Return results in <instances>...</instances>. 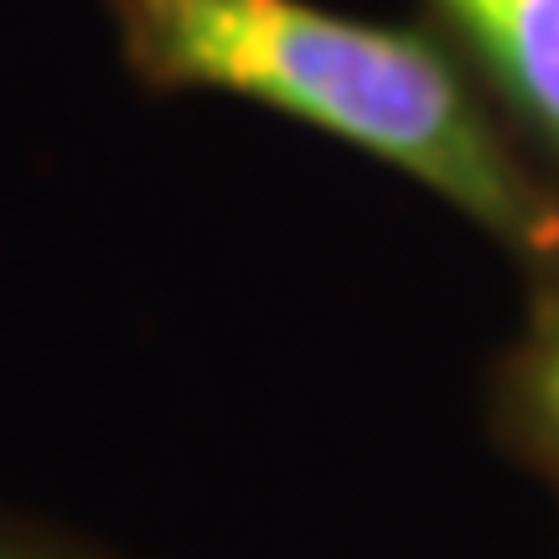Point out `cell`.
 <instances>
[{
  "label": "cell",
  "mask_w": 559,
  "mask_h": 559,
  "mask_svg": "<svg viewBox=\"0 0 559 559\" xmlns=\"http://www.w3.org/2000/svg\"><path fill=\"white\" fill-rule=\"evenodd\" d=\"M151 88L260 104L436 192L523 254H559V202L492 130L425 32L317 0H109Z\"/></svg>",
  "instance_id": "6da1fadb"
},
{
  "label": "cell",
  "mask_w": 559,
  "mask_h": 559,
  "mask_svg": "<svg viewBox=\"0 0 559 559\" xmlns=\"http://www.w3.org/2000/svg\"><path fill=\"white\" fill-rule=\"evenodd\" d=\"M502 104L559 156V0H436Z\"/></svg>",
  "instance_id": "7a4b0ae2"
},
{
  "label": "cell",
  "mask_w": 559,
  "mask_h": 559,
  "mask_svg": "<svg viewBox=\"0 0 559 559\" xmlns=\"http://www.w3.org/2000/svg\"><path fill=\"white\" fill-rule=\"evenodd\" d=\"M0 559H94V555L83 544H73L68 534L16 513L11 502H0Z\"/></svg>",
  "instance_id": "3957f363"
},
{
  "label": "cell",
  "mask_w": 559,
  "mask_h": 559,
  "mask_svg": "<svg viewBox=\"0 0 559 559\" xmlns=\"http://www.w3.org/2000/svg\"><path fill=\"white\" fill-rule=\"evenodd\" d=\"M528 400H534L539 425L555 436V445H559V321L549 326V337H544L539 353H534V368H528Z\"/></svg>",
  "instance_id": "277c9868"
}]
</instances>
